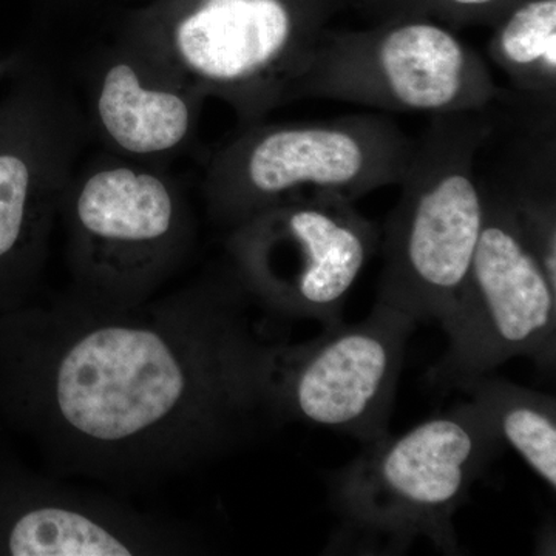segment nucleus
I'll use <instances>...</instances> for the list:
<instances>
[{
    "label": "nucleus",
    "instance_id": "nucleus-12",
    "mask_svg": "<svg viewBox=\"0 0 556 556\" xmlns=\"http://www.w3.org/2000/svg\"><path fill=\"white\" fill-rule=\"evenodd\" d=\"M486 50L522 102L555 110L556 0L519 2L493 25Z\"/></svg>",
    "mask_w": 556,
    "mask_h": 556
},
{
    "label": "nucleus",
    "instance_id": "nucleus-10",
    "mask_svg": "<svg viewBox=\"0 0 556 556\" xmlns=\"http://www.w3.org/2000/svg\"><path fill=\"white\" fill-rule=\"evenodd\" d=\"M178 535L101 497L47 484L0 493V554L130 556L178 551Z\"/></svg>",
    "mask_w": 556,
    "mask_h": 556
},
{
    "label": "nucleus",
    "instance_id": "nucleus-4",
    "mask_svg": "<svg viewBox=\"0 0 556 556\" xmlns=\"http://www.w3.org/2000/svg\"><path fill=\"white\" fill-rule=\"evenodd\" d=\"M329 100L383 112H482L503 100L485 61L455 33L419 16L368 30L325 28L283 102Z\"/></svg>",
    "mask_w": 556,
    "mask_h": 556
},
{
    "label": "nucleus",
    "instance_id": "nucleus-11",
    "mask_svg": "<svg viewBox=\"0 0 556 556\" xmlns=\"http://www.w3.org/2000/svg\"><path fill=\"white\" fill-rule=\"evenodd\" d=\"M76 219L86 239L104 249L109 283L119 278L116 303H126L124 273L142 265L146 249L169 239L177 212L161 179L118 167L87 179L76 201Z\"/></svg>",
    "mask_w": 556,
    "mask_h": 556
},
{
    "label": "nucleus",
    "instance_id": "nucleus-8",
    "mask_svg": "<svg viewBox=\"0 0 556 556\" xmlns=\"http://www.w3.org/2000/svg\"><path fill=\"white\" fill-rule=\"evenodd\" d=\"M415 327L408 314L376 302L358 324L339 321L298 345L276 343L270 368L274 417L329 428L362 444L386 437Z\"/></svg>",
    "mask_w": 556,
    "mask_h": 556
},
{
    "label": "nucleus",
    "instance_id": "nucleus-15",
    "mask_svg": "<svg viewBox=\"0 0 556 556\" xmlns=\"http://www.w3.org/2000/svg\"><path fill=\"white\" fill-rule=\"evenodd\" d=\"M522 0H361L382 17L419 16L447 24L495 25Z\"/></svg>",
    "mask_w": 556,
    "mask_h": 556
},
{
    "label": "nucleus",
    "instance_id": "nucleus-5",
    "mask_svg": "<svg viewBox=\"0 0 556 556\" xmlns=\"http://www.w3.org/2000/svg\"><path fill=\"white\" fill-rule=\"evenodd\" d=\"M485 215L466 285L441 327L448 346L428 372L441 390H459L511 358L541 371L556 362V287L527 243L506 189L482 175Z\"/></svg>",
    "mask_w": 556,
    "mask_h": 556
},
{
    "label": "nucleus",
    "instance_id": "nucleus-3",
    "mask_svg": "<svg viewBox=\"0 0 556 556\" xmlns=\"http://www.w3.org/2000/svg\"><path fill=\"white\" fill-rule=\"evenodd\" d=\"M482 112L430 116L388 217L376 302L442 321L466 285L485 215L478 161L492 138Z\"/></svg>",
    "mask_w": 556,
    "mask_h": 556
},
{
    "label": "nucleus",
    "instance_id": "nucleus-2",
    "mask_svg": "<svg viewBox=\"0 0 556 556\" xmlns=\"http://www.w3.org/2000/svg\"><path fill=\"white\" fill-rule=\"evenodd\" d=\"M503 447L492 420L471 401L407 433L364 442L329 478L339 518L329 548L402 554L422 540L459 554L453 519Z\"/></svg>",
    "mask_w": 556,
    "mask_h": 556
},
{
    "label": "nucleus",
    "instance_id": "nucleus-1",
    "mask_svg": "<svg viewBox=\"0 0 556 556\" xmlns=\"http://www.w3.org/2000/svg\"><path fill=\"white\" fill-rule=\"evenodd\" d=\"M274 348L219 289L13 309L0 314V401L62 467L146 481L229 452L274 419Z\"/></svg>",
    "mask_w": 556,
    "mask_h": 556
},
{
    "label": "nucleus",
    "instance_id": "nucleus-16",
    "mask_svg": "<svg viewBox=\"0 0 556 556\" xmlns=\"http://www.w3.org/2000/svg\"><path fill=\"white\" fill-rule=\"evenodd\" d=\"M30 172L13 155L0 156V262L13 254L27 226Z\"/></svg>",
    "mask_w": 556,
    "mask_h": 556
},
{
    "label": "nucleus",
    "instance_id": "nucleus-14",
    "mask_svg": "<svg viewBox=\"0 0 556 556\" xmlns=\"http://www.w3.org/2000/svg\"><path fill=\"white\" fill-rule=\"evenodd\" d=\"M459 390L489 416L504 445H510L555 492V397L490 375Z\"/></svg>",
    "mask_w": 556,
    "mask_h": 556
},
{
    "label": "nucleus",
    "instance_id": "nucleus-9",
    "mask_svg": "<svg viewBox=\"0 0 556 556\" xmlns=\"http://www.w3.org/2000/svg\"><path fill=\"white\" fill-rule=\"evenodd\" d=\"M342 0H201L177 31L179 58L244 113L283 102Z\"/></svg>",
    "mask_w": 556,
    "mask_h": 556
},
{
    "label": "nucleus",
    "instance_id": "nucleus-6",
    "mask_svg": "<svg viewBox=\"0 0 556 556\" xmlns=\"http://www.w3.org/2000/svg\"><path fill=\"white\" fill-rule=\"evenodd\" d=\"M415 146L393 119L372 113L269 127L230 152L219 172L218 203L240 222L306 197L356 203L401 185Z\"/></svg>",
    "mask_w": 556,
    "mask_h": 556
},
{
    "label": "nucleus",
    "instance_id": "nucleus-7",
    "mask_svg": "<svg viewBox=\"0 0 556 556\" xmlns=\"http://www.w3.org/2000/svg\"><path fill=\"white\" fill-rule=\"evenodd\" d=\"M378 226L354 201L306 197L241 219L230 240L241 283L263 306L325 328L340 313L379 247Z\"/></svg>",
    "mask_w": 556,
    "mask_h": 556
},
{
    "label": "nucleus",
    "instance_id": "nucleus-13",
    "mask_svg": "<svg viewBox=\"0 0 556 556\" xmlns=\"http://www.w3.org/2000/svg\"><path fill=\"white\" fill-rule=\"evenodd\" d=\"M98 108L105 130L127 152H164L189 131L186 101L167 91L146 89L126 64L109 70Z\"/></svg>",
    "mask_w": 556,
    "mask_h": 556
}]
</instances>
